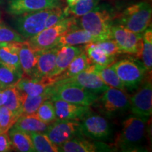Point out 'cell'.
<instances>
[{
	"label": "cell",
	"instance_id": "1",
	"mask_svg": "<svg viewBox=\"0 0 152 152\" xmlns=\"http://www.w3.org/2000/svg\"><path fill=\"white\" fill-rule=\"evenodd\" d=\"M116 15L115 9L109 4L102 3L81 16L79 25L94 37L96 42L111 39V27Z\"/></svg>",
	"mask_w": 152,
	"mask_h": 152
},
{
	"label": "cell",
	"instance_id": "2",
	"mask_svg": "<svg viewBox=\"0 0 152 152\" xmlns=\"http://www.w3.org/2000/svg\"><path fill=\"white\" fill-rule=\"evenodd\" d=\"M147 121L136 116L129 117L123 121L122 129L113 145L121 151H144L142 146L146 133Z\"/></svg>",
	"mask_w": 152,
	"mask_h": 152
},
{
	"label": "cell",
	"instance_id": "3",
	"mask_svg": "<svg viewBox=\"0 0 152 152\" xmlns=\"http://www.w3.org/2000/svg\"><path fill=\"white\" fill-rule=\"evenodd\" d=\"M152 9L147 1L133 4L116 15L114 23L122 26L136 33H142L151 26Z\"/></svg>",
	"mask_w": 152,
	"mask_h": 152
},
{
	"label": "cell",
	"instance_id": "4",
	"mask_svg": "<svg viewBox=\"0 0 152 152\" xmlns=\"http://www.w3.org/2000/svg\"><path fill=\"white\" fill-rule=\"evenodd\" d=\"M52 101L61 99L87 106L93 105L99 96L79 85L68 83H55L52 86Z\"/></svg>",
	"mask_w": 152,
	"mask_h": 152
},
{
	"label": "cell",
	"instance_id": "5",
	"mask_svg": "<svg viewBox=\"0 0 152 152\" xmlns=\"http://www.w3.org/2000/svg\"><path fill=\"white\" fill-rule=\"evenodd\" d=\"M77 22L75 17L65 18L54 26L45 28L28 41L37 52L56 47L58 39Z\"/></svg>",
	"mask_w": 152,
	"mask_h": 152
},
{
	"label": "cell",
	"instance_id": "6",
	"mask_svg": "<svg viewBox=\"0 0 152 152\" xmlns=\"http://www.w3.org/2000/svg\"><path fill=\"white\" fill-rule=\"evenodd\" d=\"M94 105L108 117L115 116L130 109V100L125 91L109 87L99 96Z\"/></svg>",
	"mask_w": 152,
	"mask_h": 152
},
{
	"label": "cell",
	"instance_id": "7",
	"mask_svg": "<svg viewBox=\"0 0 152 152\" xmlns=\"http://www.w3.org/2000/svg\"><path fill=\"white\" fill-rule=\"evenodd\" d=\"M111 66L125 88L130 91L140 86L148 73L143 64L133 59L115 61Z\"/></svg>",
	"mask_w": 152,
	"mask_h": 152
},
{
	"label": "cell",
	"instance_id": "8",
	"mask_svg": "<svg viewBox=\"0 0 152 152\" xmlns=\"http://www.w3.org/2000/svg\"><path fill=\"white\" fill-rule=\"evenodd\" d=\"M53 8L44 9L17 16L14 20L15 29L24 38L28 39L45 28V21Z\"/></svg>",
	"mask_w": 152,
	"mask_h": 152
},
{
	"label": "cell",
	"instance_id": "9",
	"mask_svg": "<svg viewBox=\"0 0 152 152\" xmlns=\"http://www.w3.org/2000/svg\"><path fill=\"white\" fill-rule=\"evenodd\" d=\"M80 132L82 136L94 140H107L111 134V128L108 120L92 111L79 120Z\"/></svg>",
	"mask_w": 152,
	"mask_h": 152
},
{
	"label": "cell",
	"instance_id": "10",
	"mask_svg": "<svg viewBox=\"0 0 152 152\" xmlns=\"http://www.w3.org/2000/svg\"><path fill=\"white\" fill-rule=\"evenodd\" d=\"M151 75L142 82L137 91L129 97L130 109L134 115L148 121L152 113Z\"/></svg>",
	"mask_w": 152,
	"mask_h": 152
},
{
	"label": "cell",
	"instance_id": "11",
	"mask_svg": "<svg viewBox=\"0 0 152 152\" xmlns=\"http://www.w3.org/2000/svg\"><path fill=\"white\" fill-rule=\"evenodd\" d=\"M111 39H113L122 53L134 55L141 58L142 33H136L117 24L111 27Z\"/></svg>",
	"mask_w": 152,
	"mask_h": 152
},
{
	"label": "cell",
	"instance_id": "12",
	"mask_svg": "<svg viewBox=\"0 0 152 152\" xmlns=\"http://www.w3.org/2000/svg\"><path fill=\"white\" fill-rule=\"evenodd\" d=\"M79 127L78 120L56 119L48 125L44 133L52 143L59 147L73 137L82 136Z\"/></svg>",
	"mask_w": 152,
	"mask_h": 152
},
{
	"label": "cell",
	"instance_id": "13",
	"mask_svg": "<svg viewBox=\"0 0 152 152\" xmlns=\"http://www.w3.org/2000/svg\"><path fill=\"white\" fill-rule=\"evenodd\" d=\"M93 68H94V64H92L86 69L73 77L60 80L56 81V83H73L79 85L87 90L99 94L106 91L109 87L102 81L97 74L94 71Z\"/></svg>",
	"mask_w": 152,
	"mask_h": 152
},
{
	"label": "cell",
	"instance_id": "14",
	"mask_svg": "<svg viewBox=\"0 0 152 152\" xmlns=\"http://www.w3.org/2000/svg\"><path fill=\"white\" fill-rule=\"evenodd\" d=\"M62 5L61 0H9L7 11L13 16H19Z\"/></svg>",
	"mask_w": 152,
	"mask_h": 152
},
{
	"label": "cell",
	"instance_id": "15",
	"mask_svg": "<svg viewBox=\"0 0 152 152\" xmlns=\"http://www.w3.org/2000/svg\"><path fill=\"white\" fill-rule=\"evenodd\" d=\"M58 147V151L63 152L110 151L115 149L113 146H109L103 142L90 141L82 136L73 137Z\"/></svg>",
	"mask_w": 152,
	"mask_h": 152
},
{
	"label": "cell",
	"instance_id": "16",
	"mask_svg": "<svg viewBox=\"0 0 152 152\" xmlns=\"http://www.w3.org/2000/svg\"><path fill=\"white\" fill-rule=\"evenodd\" d=\"M84 51L81 46H63L58 48L56 54V64L48 77L57 80V77L66 69L74 58Z\"/></svg>",
	"mask_w": 152,
	"mask_h": 152
},
{
	"label": "cell",
	"instance_id": "17",
	"mask_svg": "<svg viewBox=\"0 0 152 152\" xmlns=\"http://www.w3.org/2000/svg\"><path fill=\"white\" fill-rule=\"evenodd\" d=\"M56 82L54 78L48 76L40 78L23 76L15 86L21 92L30 96H37L45 92L47 88L54 85Z\"/></svg>",
	"mask_w": 152,
	"mask_h": 152
},
{
	"label": "cell",
	"instance_id": "18",
	"mask_svg": "<svg viewBox=\"0 0 152 152\" xmlns=\"http://www.w3.org/2000/svg\"><path fill=\"white\" fill-rule=\"evenodd\" d=\"M57 119L79 120L91 111L90 106L70 103L66 101L53 100Z\"/></svg>",
	"mask_w": 152,
	"mask_h": 152
},
{
	"label": "cell",
	"instance_id": "19",
	"mask_svg": "<svg viewBox=\"0 0 152 152\" xmlns=\"http://www.w3.org/2000/svg\"><path fill=\"white\" fill-rule=\"evenodd\" d=\"M19 61L23 76L33 77L37 65V53L30 45L28 39H25L20 43Z\"/></svg>",
	"mask_w": 152,
	"mask_h": 152
},
{
	"label": "cell",
	"instance_id": "20",
	"mask_svg": "<svg viewBox=\"0 0 152 152\" xmlns=\"http://www.w3.org/2000/svg\"><path fill=\"white\" fill-rule=\"evenodd\" d=\"M90 42H96V39L90 33L78 27L76 24L58 39L56 47L75 46Z\"/></svg>",
	"mask_w": 152,
	"mask_h": 152
},
{
	"label": "cell",
	"instance_id": "21",
	"mask_svg": "<svg viewBox=\"0 0 152 152\" xmlns=\"http://www.w3.org/2000/svg\"><path fill=\"white\" fill-rule=\"evenodd\" d=\"M58 48V47H54L37 52V65L33 77L40 78L45 77L52 71L56 64V54Z\"/></svg>",
	"mask_w": 152,
	"mask_h": 152
},
{
	"label": "cell",
	"instance_id": "22",
	"mask_svg": "<svg viewBox=\"0 0 152 152\" xmlns=\"http://www.w3.org/2000/svg\"><path fill=\"white\" fill-rule=\"evenodd\" d=\"M48 125L38 118L35 113H33L21 114L13 127L29 134L31 132L44 133L48 128Z\"/></svg>",
	"mask_w": 152,
	"mask_h": 152
},
{
	"label": "cell",
	"instance_id": "23",
	"mask_svg": "<svg viewBox=\"0 0 152 152\" xmlns=\"http://www.w3.org/2000/svg\"><path fill=\"white\" fill-rule=\"evenodd\" d=\"M21 42L0 43V63L21 71L19 61V50Z\"/></svg>",
	"mask_w": 152,
	"mask_h": 152
},
{
	"label": "cell",
	"instance_id": "24",
	"mask_svg": "<svg viewBox=\"0 0 152 152\" xmlns=\"http://www.w3.org/2000/svg\"><path fill=\"white\" fill-rule=\"evenodd\" d=\"M52 86L47 88V90L42 94L37 95V96H30V95L21 92L20 91V99H21L22 114L35 113L39 106L45 101L50 99L52 95Z\"/></svg>",
	"mask_w": 152,
	"mask_h": 152
},
{
	"label": "cell",
	"instance_id": "25",
	"mask_svg": "<svg viewBox=\"0 0 152 152\" xmlns=\"http://www.w3.org/2000/svg\"><path fill=\"white\" fill-rule=\"evenodd\" d=\"M13 149L20 152L35 151L33 141L28 133L12 127L9 130Z\"/></svg>",
	"mask_w": 152,
	"mask_h": 152
},
{
	"label": "cell",
	"instance_id": "26",
	"mask_svg": "<svg viewBox=\"0 0 152 152\" xmlns=\"http://www.w3.org/2000/svg\"><path fill=\"white\" fill-rule=\"evenodd\" d=\"M83 49L92 64L102 67H107L115 61V57L111 56L96 46L94 42L85 44Z\"/></svg>",
	"mask_w": 152,
	"mask_h": 152
},
{
	"label": "cell",
	"instance_id": "27",
	"mask_svg": "<svg viewBox=\"0 0 152 152\" xmlns=\"http://www.w3.org/2000/svg\"><path fill=\"white\" fill-rule=\"evenodd\" d=\"M92 64V61L87 56L86 53L85 52V51H83L80 54L74 58L65 71L57 77L56 81L73 77L86 69Z\"/></svg>",
	"mask_w": 152,
	"mask_h": 152
},
{
	"label": "cell",
	"instance_id": "28",
	"mask_svg": "<svg viewBox=\"0 0 152 152\" xmlns=\"http://www.w3.org/2000/svg\"><path fill=\"white\" fill-rule=\"evenodd\" d=\"M23 77V72L12 66L0 63V90L15 86Z\"/></svg>",
	"mask_w": 152,
	"mask_h": 152
},
{
	"label": "cell",
	"instance_id": "29",
	"mask_svg": "<svg viewBox=\"0 0 152 152\" xmlns=\"http://www.w3.org/2000/svg\"><path fill=\"white\" fill-rule=\"evenodd\" d=\"M93 70L102 80V81L109 87H113L126 92V88L121 83V80L119 79L111 65L107 67H102L94 64Z\"/></svg>",
	"mask_w": 152,
	"mask_h": 152
},
{
	"label": "cell",
	"instance_id": "30",
	"mask_svg": "<svg viewBox=\"0 0 152 152\" xmlns=\"http://www.w3.org/2000/svg\"><path fill=\"white\" fill-rule=\"evenodd\" d=\"M142 49L141 58L142 64L148 73L151 74L152 70V30L150 26L142 33Z\"/></svg>",
	"mask_w": 152,
	"mask_h": 152
},
{
	"label": "cell",
	"instance_id": "31",
	"mask_svg": "<svg viewBox=\"0 0 152 152\" xmlns=\"http://www.w3.org/2000/svg\"><path fill=\"white\" fill-rule=\"evenodd\" d=\"M3 91L6 94V101L4 106L20 116L22 114L20 90L16 86H11Z\"/></svg>",
	"mask_w": 152,
	"mask_h": 152
},
{
	"label": "cell",
	"instance_id": "32",
	"mask_svg": "<svg viewBox=\"0 0 152 152\" xmlns=\"http://www.w3.org/2000/svg\"><path fill=\"white\" fill-rule=\"evenodd\" d=\"M35 151L37 152H58V147L50 141L45 133H29Z\"/></svg>",
	"mask_w": 152,
	"mask_h": 152
},
{
	"label": "cell",
	"instance_id": "33",
	"mask_svg": "<svg viewBox=\"0 0 152 152\" xmlns=\"http://www.w3.org/2000/svg\"><path fill=\"white\" fill-rule=\"evenodd\" d=\"M35 114L38 117V118L48 125L53 123L57 119L56 113H55L54 104L51 99L45 101L39 106Z\"/></svg>",
	"mask_w": 152,
	"mask_h": 152
},
{
	"label": "cell",
	"instance_id": "34",
	"mask_svg": "<svg viewBox=\"0 0 152 152\" xmlns=\"http://www.w3.org/2000/svg\"><path fill=\"white\" fill-rule=\"evenodd\" d=\"M101 0H79L75 4L68 7V12L75 17H81L87 14L99 4Z\"/></svg>",
	"mask_w": 152,
	"mask_h": 152
},
{
	"label": "cell",
	"instance_id": "35",
	"mask_svg": "<svg viewBox=\"0 0 152 152\" xmlns=\"http://www.w3.org/2000/svg\"><path fill=\"white\" fill-rule=\"evenodd\" d=\"M19 115L13 113L7 106H0V132H8L14 126Z\"/></svg>",
	"mask_w": 152,
	"mask_h": 152
},
{
	"label": "cell",
	"instance_id": "36",
	"mask_svg": "<svg viewBox=\"0 0 152 152\" xmlns=\"http://www.w3.org/2000/svg\"><path fill=\"white\" fill-rule=\"evenodd\" d=\"M25 39L16 30L0 23V43L1 42H22Z\"/></svg>",
	"mask_w": 152,
	"mask_h": 152
},
{
	"label": "cell",
	"instance_id": "37",
	"mask_svg": "<svg viewBox=\"0 0 152 152\" xmlns=\"http://www.w3.org/2000/svg\"><path fill=\"white\" fill-rule=\"evenodd\" d=\"M68 7L65 9H61V7H54L46 19L45 21V28H49L51 26L56 24L62 19L65 18L69 15Z\"/></svg>",
	"mask_w": 152,
	"mask_h": 152
},
{
	"label": "cell",
	"instance_id": "38",
	"mask_svg": "<svg viewBox=\"0 0 152 152\" xmlns=\"http://www.w3.org/2000/svg\"><path fill=\"white\" fill-rule=\"evenodd\" d=\"M96 46L102 49L106 54L111 56L115 57L118 55L122 54L118 46L113 39H108L106 40L94 42Z\"/></svg>",
	"mask_w": 152,
	"mask_h": 152
},
{
	"label": "cell",
	"instance_id": "39",
	"mask_svg": "<svg viewBox=\"0 0 152 152\" xmlns=\"http://www.w3.org/2000/svg\"><path fill=\"white\" fill-rule=\"evenodd\" d=\"M13 149L8 132H0V152L11 151Z\"/></svg>",
	"mask_w": 152,
	"mask_h": 152
},
{
	"label": "cell",
	"instance_id": "40",
	"mask_svg": "<svg viewBox=\"0 0 152 152\" xmlns=\"http://www.w3.org/2000/svg\"><path fill=\"white\" fill-rule=\"evenodd\" d=\"M6 101V94L3 90H0V106L4 105Z\"/></svg>",
	"mask_w": 152,
	"mask_h": 152
},
{
	"label": "cell",
	"instance_id": "41",
	"mask_svg": "<svg viewBox=\"0 0 152 152\" xmlns=\"http://www.w3.org/2000/svg\"><path fill=\"white\" fill-rule=\"evenodd\" d=\"M66 1H67L68 7H71V6L75 4L77 2V1H79V0H66Z\"/></svg>",
	"mask_w": 152,
	"mask_h": 152
},
{
	"label": "cell",
	"instance_id": "42",
	"mask_svg": "<svg viewBox=\"0 0 152 152\" xmlns=\"http://www.w3.org/2000/svg\"><path fill=\"white\" fill-rule=\"evenodd\" d=\"M0 19H1V14H0Z\"/></svg>",
	"mask_w": 152,
	"mask_h": 152
}]
</instances>
